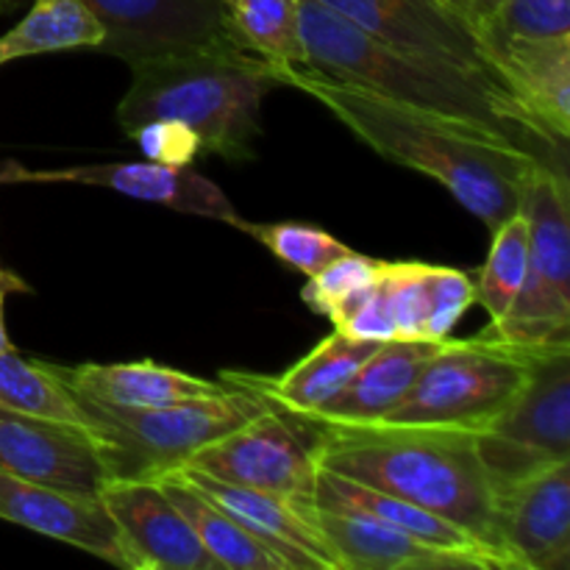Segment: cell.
I'll return each instance as SVG.
<instances>
[{
    "label": "cell",
    "instance_id": "cell-32",
    "mask_svg": "<svg viewBox=\"0 0 570 570\" xmlns=\"http://www.w3.org/2000/svg\"><path fill=\"white\" fill-rule=\"evenodd\" d=\"M426 298L429 340H445L451 334V328L462 321V315L476 304L473 276L465 271H454V267L429 265Z\"/></svg>",
    "mask_w": 570,
    "mask_h": 570
},
{
    "label": "cell",
    "instance_id": "cell-8",
    "mask_svg": "<svg viewBox=\"0 0 570 570\" xmlns=\"http://www.w3.org/2000/svg\"><path fill=\"white\" fill-rule=\"evenodd\" d=\"M495 493L523 473L570 460V345L546 351L510 410L476 432Z\"/></svg>",
    "mask_w": 570,
    "mask_h": 570
},
{
    "label": "cell",
    "instance_id": "cell-4",
    "mask_svg": "<svg viewBox=\"0 0 570 570\" xmlns=\"http://www.w3.org/2000/svg\"><path fill=\"white\" fill-rule=\"evenodd\" d=\"M117 106L122 131L145 120H178L200 137L204 156H254L262 100L278 87L271 61L245 45L161 56L131 67Z\"/></svg>",
    "mask_w": 570,
    "mask_h": 570
},
{
    "label": "cell",
    "instance_id": "cell-28",
    "mask_svg": "<svg viewBox=\"0 0 570 570\" xmlns=\"http://www.w3.org/2000/svg\"><path fill=\"white\" fill-rule=\"evenodd\" d=\"M529 267V217L518 209L493 232V248L473 282L476 304L490 315V328L499 326L515 304Z\"/></svg>",
    "mask_w": 570,
    "mask_h": 570
},
{
    "label": "cell",
    "instance_id": "cell-34",
    "mask_svg": "<svg viewBox=\"0 0 570 570\" xmlns=\"http://www.w3.org/2000/svg\"><path fill=\"white\" fill-rule=\"evenodd\" d=\"M126 134L142 150L145 159L156 165L193 167L204 156L198 134L178 120H145Z\"/></svg>",
    "mask_w": 570,
    "mask_h": 570
},
{
    "label": "cell",
    "instance_id": "cell-18",
    "mask_svg": "<svg viewBox=\"0 0 570 570\" xmlns=\"http://www.w3.org/2000/svg\"><path fill=\"white\" fill-rule=\"evenodd\" d=\"M315 507L317 510L371 518V521L399 529V532L410 534V538L421 540V543L432 546V549L462 557L476 570H504L499 557L488 546L479 543L473 534H468L456 523L445 521V518L434 515V512L423 510V507L410 504V501L399 499V495L382 493V490L367 488V484L354 482V479L337 476V473L323 471V468L317 473Z\"/></svg>",
    "mask_w": 570,
    "mask_h": 570
},
{
    "label": "cell",
    "instance_id": "cell-13",
    "mask_svg": "<svg viewBox=\"0 0 570 570\" xmlns=\"http://www.w3.org/2000/svg\"><path fill=\"white\" fill-rule=\"evenodd\" d=\"M499 534L515 570H560L570 560V460L499 488Z\"/></svg>",
    "mask_w": 570,
    "mask_h": 570
},
{
    "label": "cell",
    "instance_id": "cell-15",
    "mask_svg": "<svg viewBox=\"0 0 570 570\" xmlns=\"http://www.w3.org/2000/svg\"><path fill=\"white\" fill-rule=\"evenodd\" d=\"M0 521L87 551L109 566L137 570L115 518L95 493H76L0 473Z\"/></svg>",
    "mask_w": 570,
    "mask_h": 570
},
{
    "label": "cell",
    "instance_id": "cell-20",
    "mask_svg": "<svg viewBox=\"0 0 570 570\" xmlns=\"http://www.w3.org/2000/svg\"><path fill=\"white\" fill-rule=\"evenodd\" d=\"M376 340H356L348 334H328L304 360L295 362L282 376L256 373H223V382L239 384L259 395L267 406L293 421H306L317 406L340 393L362 365L379 351Z\"/></svg>",
    "mask_w": 570,
    "mask_h": 570
},
{
    "label": "cell",
    "instance_id": "cell-6",
    "mask_svg": "<svg viewBox=\"0 0 570 570\" xmlns=\"http://www.w3.org/2000/svg\"><path fill=\"white\" fill-rule=\"evenodd\" d=\"M521 209L529 217V267L515 304L488 337L521 348L570 345V187L562 167L540 165Z\"/></svg>",
    "mask_w": 570,
    "mask_h": 570
},
{
    "label": "cell",
    "instance_id": "cell-19",
    "mask_svg": "<svg viewBox=\"0 0 570 570\" xmlns=\"http://www.w3.org/2000/svg\"><path fill=\"white\" fill-rule=\"evenodd\" d=\"M493 67L543 142L570 134V37L512 39L493 48Z\"/></svg>",
    "mask_w": 570,
    "mask_h": 570
},
{
    "label": "cell",
    "instance_id": "cell-35",
    "mask_svg": "<svg viewBox=\"0 0 570 570\" xmlns=\"http://www.w3.org/2000/svg\"><path fill=\"white\" fill-rule=\"evenodd\" d=\"M11 293H31V287H28V284L22 282L14 271H9V267L0 265V351L14 348L9 340V334H6V317H3V304Z\"/></svg>",
    "mask_w": 570,
    "mask_h": 570
},
{
    "label": "cell",
    "instance_id": "cell-31",
    "mask_svg": "<svg viewBox=\"0 0 570 570\" xmlns=\"http://www.w3.org/2000/svg\"><path fill=\"white\" fill-rule=\"evenodd\" d=\"M426 273L423 262H382V289L393 315L395 340H429Z\"/></svg>",
    "mask_w": 570,
    "mask_h": 570
},
{
    "label": "cell",
    "instance_id": "cell-24",
    "mask_svg": "<svg viewBox=\"0 0 570 570\" xmlns=\"http://www.w3.org/2000/svg\"><path fill=\"white\" fill-rule=\"evenodd\" d=\"M154 479L165 490L167 499L178 507V512L187 518L200 546L209 551L220 570H289L276 551L267 549L259 538L239 527L226 510H220L215 501L195 490L176 468Z\"/></svg>",
    "mask_w": 570,
    "mask_h": 570
},
{
    "label": "cell",
    "instance_id": "cell-11",
    "mask_svg": "<svg viewBox=\"0 0 570 570\" xmlns=\"http://www.w3.org/2000/svg\"><path fill=\"white\" fill-rule=\"evenodd\" d=\"M104 26L98 50L128 67L161 56L243 45L220 0H83Z\"/></svg>",
    "mask_w": 570,
    "mask_h": 570
},
{
    "label": "cell",
    "instance_id": "cell-14",
    "mask_svg": "<svg viewBox=\"0 0 570 570\" xmlns=\"http://www.w3.org/2000/svg\"><path fill=\"white\" fill-rule=\"evenodd\" d=\"M6 184H81V187H106L128 198L167 206L181 215L206 217L234 226L237 209L215 181L195 173L193 167H167L156 161H109V165L61 167V170H26L9 165L0 173Z\"/></svg>",
    "mask_w": 570,
    "mask_h": 570
},
{
    "label": "cell",
    "instance_id": "cell-26",
    "mask_svg": "<svg viewBox=\"0 0 570 570\" xmlns=\"http://www.w3.org/2000/svg\"><path fill=\"white\" fill-rule=\"evenodd\" d=\"M104 26L83 0H33L28 14L0 37V67L59 50L98 48Z\"/></svg>",
    "mask_w": 570,
    "mask_h": 570
},
{
    "label": "cell",
    "instance_id": "cell-12",
    "mask_svg": "<svg viewBox=\"0 0 570 570\" xmlns=\"http://www.w3.org/2000/svg\"><path fill=\"white\" fill-rule=\"evenodd\" d=\"M0 473L95 495L115 479L111 445L98 434L3 406Z\"/></svg>",
    "mask_w": 570,
    "mask_h": 570
},
{
    "label": "cell",
    "instance_id": "cell-30",
    "mask_svg": "<svg viewBox=\"0 0 570 570\" xmlns=\"http://www.w3.org/2000/svg\"><path fill=\"white\" fill-rule=\"evenodd\" d=\"M484 33L490 50L512 39L570 37V0H499Z\"/></svg>",
    "mask_w": 570,
    "mask_h": 570
},
{
    "label": "cell",
    "instance_id": "cell-25",
    "mask_svg": "<svg viewBox=\"0 0 570 570\" xmlns=\"http://www.w3.org/2000/svg\"><path fill=\"white\" fill-rule=\"evenodd\" d=\"M0 406L67 423V426L83 429V432H92L100 440H106L100 417L61 379L59 365L26 360L14 348L0 351Z\"/></svg>",
    "mask_w": 570,
    "mask_h": 570
},
{
    "label": "cell",
    "instance_id": "cell-29",
    "mask_svg": "<svg viewBox=\"0 0 570 570\" xmlns=\"http://www.w3.org/2000/svg\"><path fill=\"white\" fill-rule=\"evenodd\" d=\"M234 228L259 239L276 259H282L293 271L304 273L306 278L321 273L340 256L354 254V248L340 243L334 234L309 226V223H250L245 217H237Z\"/></svg>",
    "mask_w": 570,
    "mask_h": 570
},
{
    "label": "cell",
    "instance_id": "cell-9",
    "mask_svg": "<svg viewBox=\"0 0 570 570\" xmlns=\"http://www.w3.org/2000/svg\"><path fill=\"white\" fill-rule=\"evenodd\" d=\"M184 468L237 488L278 495L293 504H315L321 473L315 440H306L301 423L273 406H265L248 423L189 454Z\"/></svg>",
    "mask_w": 570,
    "mask_h": 570
},
{
    "label": "cell",
    "instance_id": "cell-27",
    "mask_svg": "<svg viewBox=\"0 0 570 570\" xmlns=\"http://www.w3.org/2000/svg\"><path fill=\"white\" fill-rule=\"evenodd\" d=\"M239 42L271 65L306 67L298 0H220Z\"/></svg>",
    "mask_w": 570,
    "mask_h": 570
},
{
    "label": "cell",
    "instance_id": "cell-5",
    "mask_svg": "<svg viewBox=\"0 0 570 570\" xmlns=\"http://www.w3.org/2000/svg\"><path fill=\"white\" fill-rule=\"evenodd\" d=\"M546 351L551 348H521L488 334L445 337L404 399L376 423L482 432L510 410Z\"/></svg>",
    "mask_w": 570,
    "mask_h": 570
},
{
    "label": "cell",
    "instance_id": "cell-3",
    "mask_svg": "<svg viewBox=\"0 0 570 570\" xmlns=\"http://www.w3.org/2000/svg\"><path fill=\"white\" fill-rule=\"evenodd\" d=\"M306 67L393 104L479 122L512 139H540L515 95L499 78L415 59L373 39L317 0H298ZM543 142V139H540Z\"/></svg>",
    "mask_w": 570,
    "mask_h": 570
},
{
    "label": "cell",
    "instance_id": "cell-33",
    "mask_svg": "<svg viewBox=\"0 0 570 570\" xmlns=\"http://www.w3.org/2000/svg\"><path fill=\"white\" fill-rule=\"evenodd\" d=\"M379 273H382V262L371 259V256L362 254H348L340 256L337 262L323 267L321 273L309 276L306 287L301 289V298L309 309H315L317 315H328L334 304L345 298L354 289L365 287V284L376 282Z\"/></svg>",
    "mask_w": 570,
    "mask_h": 570
},
{
    "label": "cell",
    "instance_id": "cell-23",
    "mask_svg": "<svg viewBox=\"0 0 570 570\" xmlns=\"http://www.w3.org/2000/svg\"><path fill=\"white\" fill-rule=\"evenodd\" d=\"M315 521L337 551L343 570H468L462 557L432 549L410 534L371 518L328 512L315 507ZM476 570V568H473Z\"/></svg>",
    "mask_w": 570,
    "mask_h": 570
},
{
    "label": "cell",
    "instance_id": "cell-37",
    "mask_svg": "<svg viewBox=\"0 0 570 570\" xmlns=\"http://www.w3.org/2000/svg\"><path fill=\"white\" fill-rule=\"evenodd\" d=\"M20 3L22 0H0V11H11V9H17Z\"/></svg>",
    "mask_w": 570,
    "mask_h": 570
},
{
    "label": "cell",
    "instance_id": "cell-36",
    "mask_svg": "<svg viewBox=\"0 0 570 570\" xmlns=\"http://www.w3.org/2000/svg\"><path fill=\"white\" fill-rule=\"evenodd\" d=\"M465 3L471 6L479 17H482V22H488L490 14L495 11V6H499V0H465Z\"/></svg>",
    "mask_w": 570,
    "mask_h": 570
},
{
    "label": "cell",
    "instance_id": "cell-17",
    "mask_svg": "<svg viewBox=\"0 0 570 570\" xmlns=\"http://www.w3.org/2000/svg\"><path fill=\"white\" fill-rule=\"evenodd\" d=\"M195 490L226 510L243 529L276 551L289 570H343L337 551L315 521V504H293L278 495L237 488L204 476L193 468H176Z\"/></svg>",
    "mask_w": 570,
    "mask_h": 570
},
{
    "label": "cell",
    "instance_id": "cell-7",
    "mask_svg": "<svg viewBox=\"0 0 570 570\" xmlns=\"http://www.w3.org/2000/svg\"><path fill=\"white\" fill-rule=\"evenodd\" d=\"M83 404L104 423L115 479H154L170 468H181L189 454L239 429L267 406L259 395L239 384L154 410H117L89 401Z\"/></svg>",
    "mask_w": 570,
    "mask_h": 570
},
{
    "label": "cell",
    "instance_id": "cell-21",
    "mask_svg": "<svg viewBox=\"0 0 570 570\" xmlns=\"http://www.w3.org/2000/svg\"><path fill=\"white\" fill-rule=\"evenodd\" d=\"M440 345H443V340H390V343H382L376 354L356 371V376L334 399H328L306 421L298 423L317 429H343L371 426V423L382 421L404 399L406 390L417 382V376L434 360Z\"/></svg>",
    "mask_w": 570,
    "mask_h": 570
},
{
    "label": "cell",
    "instance_id": "cell-1",
    "mask_svg": "<svg viewBox=\"0 0 570 570\" xmlns=\"http://www.w3.org/2000/svg\"><path fill=\"white\" fill-rule=\"evenodd\" d=\"M271 67L278 87L312 95L379 156L443 184L490 232L521 209L529 181L543 165L527 142L479 122L393 104L312 67Z\"/></svg>",
    "mask_w": 570,
    "mask_h": 570
},
{
    "label": "cell",
    "instance_id": "cell-22",
    "mask_svg": "<svg viewBox=\"0 0 570 570\" xmlns=\"http://www.w3.org/2000/svg\"><path fill=\"white\" fill-rule=\"evenodd\" d=\"M59 373L83 401L117 406V410H154V406L223 393L228 387L226 382L189 376L154 360L115 362V365L87 362L78 367H59Z\"/></svg>",
    "mask_w": 570,
    "mask_h": 570
},
{
    "label": "cell",
    "instance_id": "cell-2",
    "mask_svg": "<svg viewBox=\"0 0 570 570\" xmlns=\"http://www.w3.org/2000/svg\"><path fill=\"white\" fill-rule=\"evenodd\" d=\"M323 471L399 495L488 546L515 570L499 534V495L476 445V432L440 426H315Z\"/></svg>",
    "mask_w": 570,
    "mask_h": 570
},
{
    "label": "cell",
    "instance_id": "cell-10",
    "mask_svg": "<svg viewBox=\"0 0 570 570\" xmlns=\"http://www.w3.org/2000/svg\"><path fill=\"white\" fill-rule=\"evenodd\" d=\"M317 3L328 6L373 39L401 53L499 78L482 17L465 0H317Z\"/></svg>",
    "mask_w": 570,
    "mask_h": 570
},
{
    "label": "cell",
    "instance_id": "cell-16",
    "mask_svg": "<svg viewBox=\"0 0 570 570\" xmlns=\"http://www.w3.org/2000/svg\"><path fill=\"white\" fill-rule=\"evenodd\" d=\"M98 495L137 570H220L156 479H111Z\"/></svg>",
    "mask_w": 570,
    "mask_h": 570
}]
</instances>
